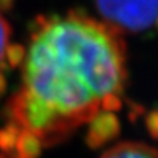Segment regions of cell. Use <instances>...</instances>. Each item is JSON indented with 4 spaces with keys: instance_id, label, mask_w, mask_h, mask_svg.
<instances>
[{
    "instance_id": "7a4b0ae2",
    "label": "cell",
    "mask_w": 158,
    "mask_h": 158,
    "mask_svg": "<svg viewBox=\"0 0 158 158\" xmlns=\"http://www.w3.org/2000/svg\"><path fill=\"white\" fill-rule=\"evenodd\" d=\"M102 22L120 34H138L157 21V0H95Z\"/></svg>"
},
{
    "instance_id": "3957f363",
    "label": "cell",
    "mask_w": 158,
    "mask_h": 158,
    "mask_svg": "<svg viewBox=\"0 0 158 158\" xmlns=\"http://www.w3.org/2000/svg\"><path fill=\"white\" fill-rule=\"evenodd\" d=\"M88 126V143L94 148L113 139L118 132V122L114 113H101L91 120Z\"/></svg>"
},
{
    "instance_id": "8992f818",
    "label": "cell",
    "mask_w": 158,
    "mask_h": 158,
    "mask_svg": "<svg viewBox=\"0 0 158 158\" xmlns=\"http://www.w3.org/2000/svg\"><path fill=\"white\" fill-rule=\"evenodd\" d=\"M0 158H22V157H19V155L15 154L13 151H2Z\"/></svg>"
},
{
    "instance_id": "5b68a950",
    "label": "cell",
    "mask_w": 158,
    "mask_h": 158,
    "mask_svg": "<svg viewBox=\"0 0 158 158\" xmlns=\"http://www.w3.org/2000/svg\"><path fill=\"white\" fill-rule=\"evenodd\" d=\"M9 40H10V27H9V22L0 13V62L7 54Z\"/></svg>"
},
{
    "instance_id": "277c9868",
    "label": "cell",
    "mask_w": 158,
    "mask_h": 158,
    "mask_svg": "<svg viewBox=\"0 0 158 158\" xmlns=\"http://www.w3.org/2000/svg\"><path fill=\"white\" fill-rule=\"evenodd\" d=\"M100 158H157V151L143 142L129 141L111 147Z\"/></svg>"
},
{
    "instance_id": "6da1fadb",
    "label": "cell",
    "mask_w": 158,
    "mask_h": 158,
    "mask_svg": "<svg viewBox=\"0 0 158 158\" xmlns=\"http://www.w3.org/2000/svg\"><path fill=\"white\" fill-rule=\"evenodd\" d=\"M122 35L82 13L43 21L23 53L22 82L7 104L9 127L45 148L118 110L127 82Z\"/></svg>"
}]
</instances>
